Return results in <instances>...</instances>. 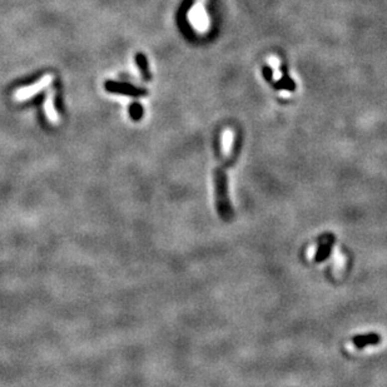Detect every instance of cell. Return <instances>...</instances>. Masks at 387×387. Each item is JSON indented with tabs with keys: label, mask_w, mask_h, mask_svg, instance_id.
<instances>
[{
	"label": "cell",
	"mask_w": 387,
	"mask_h": 387,
	"mask_svg": "<svg viewBox=\"0 0 387 387\" xmlns=\"http://www.w3.org/2000/svg\"><path fill=\"white\" fill-rule=\"evenodd\" d=\"M214 194H215V205L219 215L224 220H229L233 215L231 203L228 198V188H227V176L222 167H217L214 171Z\"/></svg>",
	"instance_id": "6da1fadb"
},
{
	"label": "cell",
	"mask_w": 387,
	"mask_h": 387,
	"mask_svg": "<svg viewBox=\"0 0 387 387\" xmlns=\"http://www.w3.org/2000/svg\"><path fill=\"white\" fill-rule=\"evenodd\" d=\"M51 82H53V75L51 74L44 75L41 79H39L38 82H35L34 84L29 85V87H24V88H21V89L16 90V92L14 93V99L19 100V102H21V100L30 99L33 95L36 94V93L41 92L43 89L48 88L49 85L51 84Z\"/></svg>",
	"instance_id": "7a4b0ae2"
},
{
	"label": "cell",
	"mask_w": 387,
	"mask_h": 387,
	"mask_svg": "<svg viewBox=\"0 0 387 387\" xmlns=\"http://www.w3.org/2000/svg\"><path fill=\"white\" fill-rule=\"evenodd\" d=\"M105 88L109 92H116V93H124V94L128 95H134V97H138V95H146V90L138 89V88L133 87L131 84H126V83H116V82H108L105 84Z\"/></svg>",
	"instance_id": "3957f363"
},
{
	"label": "cell",
	"mask_w": 387,
	"mask_h": 387,
	"mask_svg": "<svg viewBox=\"0 0 387 387\" xmlns=\"http://www.w3.org/2000/svg\"><path fill=\"white\" fill-rule=\"evenodd\" d=\"M191 21H192L195 28L200 29V30H204V29H207V26L209 25V20H208L207 18V14H205L204 8H203V5L200 3L193 6L192 14H191Z\"/></svg>",
	"instance_id": "277c9868"
},
{
	"label": "cell",
	"mask_w": 387,
	"mask_h": 387,
	"mask_svg": "<svg viewBox=\"0 0 387 387\" xmlns=\"http://www.w3.org/2000/svg\"><path fill=\"white\" fill-rule=\"evenodd\" d=\"M54 92H49L48 95L45 98V102H44V112H45L46 118L49 119V122H51L53 124H57L59 122V116L54 109Z\"/></svg>",
	"instance_id": "5b68a950"
},
{
	"label": "cell",
	"mask_w": 387,
	"mask_h": 387,
	"mask_svg": "<svg viewBox=\"0 0 387 387\" xmlns=\"http://www.w3.org/2000/svg\"><path fill=\"white\" fill-rule=\"evenodd\" d=\"M380 342V336L375 334L370 335H361V336H356L354 339V344L357 347L362 349L365 346H370V345H376Z\"/></svg>",
	"instance_id": "8992f818"
},
{
	"label": "cell",
	"mask_w": 387,
	"mask_h": 387,
	"mask_svg": "<svg viewBox=\"0 0 387 387\" xmlns=\"http://www.w3.org/2000/svg\"><path fill=\"white\" fill-rule=\"evenodd\" d=\"M332 244H334V237L332 236L326 237L325 241H323V243L321 244V247L318 248L317 254H316V261H318V262L323 261V259H325L326 257L328 256V254H330L331 248H332Z\"/></svg>",
	"instance_id": "52a82bcc"
},
{
	"label": "cell",
	"mask_w": 387,
	"mask_h": 387,
	"mask_svg": "<svg viewBox=\"0 0 387 387\" xmlns=\"http://www.w3.org/2000/svg\"><path fill=\"white\" fill-rule=\"evenodd\" d=\"M232 143H233V133L231 131H226L223 133V139H222V151L226 156H229L232 149Z\"/></svg>",
	"instance_id": "ba28073f"
},
{
	"label": "cell",
	"mask_w": 387,
	"mask_h": 387,
	"mask_svg": "<svg viewBox=\"0 0 387 387\" xmlns=\"http://www.w3.org/2000/svg\"><path fill=\"white\" fill-rule=\"evenodd\" d=\"M137 62H138V65L141 67V70H142V73H143L144 79L148 80L149 78H151V74H149V70H148V68H147L148 63H147L146 58H144L143 55H138V57H137Z\"/></svg>",
	"instance_id": "9c48e42d"
}]
</instances>
